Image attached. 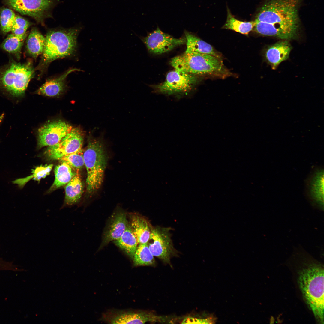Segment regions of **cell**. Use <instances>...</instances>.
<instances>
[{"instance_id": "6da1fadb", "label": "cell", "mask_w": 324, "mask_h": 324, "mask_svg": "<svg viewBox=\"0 0 324 324\" xmlns=\"http://www.w3.org/2000/svg\"><path fill=\"white\" fill-rule=\"evenodd\" d=\"M302 0H269L260 8L254 30L282 39L293 38L299 25L298 8Z\"/></svg>"}, {"instance_id": "7a4b0ae2", "label": "cell", "mask_w": 324, "mask_h": 324, "mask_svg": "<svg viewBox=\"0 0 324 324\" xmlns=\"http://www.w3.org/2000/svg\"><path fill=\"white\" fill-rule=\"evenodd\" d=\"M298 282L305 301L317 321L323 324L324 268L322 265L310 261L299 272Z\"/></svg>"}, {"instance_id": "3957f363", "label": "cell", "mask_w": 324, "mask_h": 324, "mask_svg": "<svg viewBox=\"0 0 324 324\" xmlns=\"http://www.w3.org/2000/svg\"><path fill=\"white\" fill-rule=\"evenodd\" d=\"M101 137L88 136L87 145L83 151V157L87 172V193L94 194L100 188L103 182L107 166L108 155Z\"/></svg>"}, {"instance_id": "277c9868", "label": "cell", "mask_w": 324, "mask_h": 324, "mask_svg": "<svg viewBox=\"0 0 324 324\" xmlns=\"http://www.w3.org/2000/svg\"><path fill=\"white\" fill-rule=\"evenodd\" d=\"M79 31L78 29L71 28L51 30L48 32L37 69L43 71L54 60L72 55L76 49Z\"/></svg>"}, {"instance_id": "5b68a950", "label": "cell", "mask_w": 324, "mask_h": 324, "mask_svg": "<svg viewBox=\"0 0 324 324\" xmlns=\"http://www.w3.org/2000/svg\"><path fill=\"white\" fill-rule=\"evenodd\" d=\"M170 64L175 70L198 76L229 75L219 58L196 52L185 51L173 58Z\"/></svg>"}, {"instance_id": "8992f818", "label": "cell", "mask_w": 324, "mask_h": 324, "mask_svg": "<svg viewBox=\"0 0 324 324\" xmlns=\"http://www.w3.org/2000/svg\"><path fill=\"white\" fill-rule=\"evenodd\" d=\"M34 75L31 61L21 63L11 58L0 67V90L14 97H22Z\"/></svg>"}, {"instance_id": "52a82bcc", "label": "cell", "mask_w": 324, "mask_h": 324, "mask_svg": "<svg viewBox=\"0 0 324 324\" xmlns=\"http://www.w3.org/2000/svg\"><path fill=\"white\" fill-rule=\"evenodd\" d=\"M199 82L198 75L175 69L167 74L164 82L152 87L156 93L180 98L190 93Z\"/></svg>"}, {"instance_id": "ba28073f", "label": "cell", "mask_w": 324, "mask_h": 324, "mask_svg": "<svg viewBox=\"0 0 324 324\" xmlns=\"http://www.w3.org/2000/svg\"><path fill=\"white\" fill-rule=\"evenodd\" d=\"M170 230L168 228L151 227L147 243L153 256L168 264H170L171 258L177 255L171 239Z\"/></svg>"}, {"instance_id": "9c48e42d", "label": "cell", "mask_w": 324, "mask_h": 324, "mask_svg": "<svg viewBox=\"0 0 324 324\" xmlns=\"http://www.w3.org/2000/svg\"><path fill=\"white\" fill-rule=\"evenodd\" d=\"M84 134L80 128H73L59 142L48 147L45 152V156L50 160H59L65 155L82 150Z\"/></svg>"}, {"instance_id": "30bf717a", "label": "cell", "mask_w": 324, "mask_h": 324, "mask_svg": "<svg viewBox=\"0 0 324 324\" xmlns=\"http://www.w3.org/2000/svg\"><path fill=\"white\" fill-rule=\"evenodd\" d=\"M141 38L150 52L158 54L166 52L186 43L185 37L175 38L164 33L158 28L146 37Z\"/></svg>"}, {"instance_id": "8fae6325", "label": "cell", "mask_w": 324, "mask_h": 324, "mask_svg": "<svg viewBox=\"0 0 324 324\" xmlns=\"http://www.w3.org/2000/svg\"><path fill=\"white\" fill-rule=\"evenodd\" d=\"M103 320L111 324H144L146 322H164L166 317L155 315L151 313L134 310H122L108 313Z\"/></svg>"}, {"instance_id": "7c38bea8", "label": "cell", "mask_w": 324, "mask_h": 324, "mask_svg": "<svg viewBox=\"0 0 324 324\" xmlns=\"http://www.w3.org/2000/svg\"><path fill=\"white\" fill-rule=\"evenodd\" d=\"M73 127L62 120L48 122L39 128L38 145L39 148L55 145L71 130Z\"/></svg>"}, {"instance_id": "4fadbf2b", "label": "cell", "mask_w": 324, "mask_h": 324, "mask_svg": "<svg viewBox=\"0 0 324 324\" xmlns=\"http://www.w3.org/2000/svg\"><path fill=\"white\" fill-rule=\"evenodd\" d=\"M7 2L16 11L40 23L48 16L53 4L52 0H7Z\"/></svg>"}, {"instance_id": "5bb4252c", "label": "cell", "mask_w": 324, "mask_h": 324, "mask_svg": "<svg viewBox=\"0 0 324 324\" xmlns=\"http://www.w3.org/2000/svg\"><path fill=\"white\" fill-rule=\"evenodd\" d=\"M307 198L312 206L321 211L324 209V170L321 167L315 168L306 182Z\"/></svg>"}, {"instance_id": "9a60e30c", "label": "cell", "mask_w": 324, "mask_h": 324, "mask_svg": "<svg viewBox=\"0 0 324 324\" xmlns=\"http://www.w3.org/2000/svg\"><path fill=\"white\" fill-rule=\"evenodd\" d=\"M129 223L124 211L119 210L115 212L111 217L110 222L103 236L101 246L119 238L123 234Z\"/></svg>"}, {"instance_id": "2e32d148", "label": "cell", "mask_w": 324, "mask_h": 324, "mask_svg": "<svg viewBox=\"0 0 324 324\" xmlns=\"http://www.w3.org/2000/svg\"><path fill=\"white\" fill-rule=\"evenodd\" d=\"M80 70L76 68L70 69L58 77L48 80L36 91V94L50 97L60 95L65 90V80L68 75L72 72Z\"/></svg>"}, {"instance_id": "e0dca14e", "label": "cell", "mask_w": 324, "mask_h": 324, "mask_svg": "<svg viewBox=\"0 0 324 324\" xmlns=\"http://www.w3.org/2000/svg\"><path fill=\"white\" fill-rule=\"evenodd\" d=\"M291 48L287 41H280L269 47L266 54V58L273 69L288 58Z\"/></svg>"}, {"instance_id": "ac0fdd59", "label": "cell", "mask_w": 324, "mask_h": 324, "mask_svg": "<svg viewBox=\"0 0 324 324\" xmlns=\"http://www.w3.org/2000/svg\"><path fill=\"white\" fill-rule=\"evenodd\" d=\"M83 187L79 172L67 183L65 187L64 206L74 205L79 202L83 193Z\"/></svg>"}, {"instance_id": "d6986e66", "label": "cell", "mask_w": 324, "mask_h": 324, "mask_svg": "<svg viewBox=\"0 0 324 324\" xmlns=\"http://www.w3.org/2000/svg\"><path fill=\"white\" fill-rule=\"evenodd\" d=\"M138 244L147 243L150 238L151 226L146 220L138 214L131 216L130 224Z\"/></svg>"}, {"instance_id": "ffe728a7", "label": "cell", "mask_w": 324, "mask_h": 324, "mask_svg": "<svg viewBox=\"0 0 324 324\" xmlns=\"http://www.w3.org/2000/svg\"><path fill=\"white\" fill-rule=\"evenodd\" d=\"M186 39V52H194L208 54L220 58L221 55L212 46L188 31L185 32Z\"/></svg>"}, {"instance_id": "44dd1931", "label": "cell", "mask_w": 324, "mask_h": 324, "mask_svg": "<svg viewBox=\"0 0 324 324\" xmlns=\"http://www.w3.org/2000/svg\"><path fill=\"white\" fill-rule=\"evenodd\" d=\"M114 242L116 245L133 259L139 244L129 224L121 236Z\"/></svg>"}, {"instance_id": "7402d4cb", "label": "cell", "mask_w": 324, "mask_h": 324, "mask_svg": "<svg viewBox=\"0 0 324 324\" xmlns=\"http://www.w3.org/2000/svg\"><path fill=\"white\" fill-rule=\"evenodd\" d=\"M46 39L36 28L31 30L26 40V48L28 54L36 59L42 54L44 48Z\"/></svg>"}, {"instance_id": "603a6c76", "label": "cell", "mask_w": 324, "mask_h": 324, "mask_svg": "<svg viewBox=\"0 0 324 324\" xmlns=\"http://www.w3.org/2000/svg\"><path fill=\"white\" fill-rule=\"evenodd\" d=\"M77 172L67 164L62 162L55 168V179L51 189L58 188L68 183L76 175Z\"/></svg>"}, {"instance_id": "cb8c5ba5", "label": "cell", "mask_w": 324, "mask_h": 324, "mask_svg": "<svg viewBox=\"0 0 324 324\" xmlns=\"http://www.w3.org/2000/svg\"><path fill=\"white\" fill-rule=\"evenodd\" d=\"M227 16L225 23L222 27L224 29L231 30L242 34L248 35L255 24V21L244 22L236 19L227 7Z\"/></svg>"}, {"instance_id": "d4e9b609", "label": "cell", "mask_w": 324, "mask_h": 324, "mask_svg": "<svg viewBox=\"0 0 324 324\" xmlns=\"http://www.w3.org/2000/svg\"><path fill=\"white\" fill-rule=\"evenodd\" d=\"M27 33L23 35L9 34L0 45L1 47L9 53L12 54L19 60L20 58L21 51Z\"/></svg>"}, {"instance_id": "484cf974", "label": "cell", "mask_w": 324, "mask_h": 324, "mask_svg": "<svg viewBox=\"0 0 324 324\" xmlns=\"http://www.w3.org/2000/svg\"><path fill=\"white\" fill-rule=\"evenodd\" d=\"M134 266H154L156 261L147 243L139 244L133 259Z\"/></svg>"}, {"instance_id": "4316f807", "label": "cell", "mask_w": 324, "mask_h": 324, "mask_svg": "<svg viewBox=\"0 0 324 324\" xmlns=\"http://www.w3.org/2000/svg\"><path fill=\"white\" fill-rule=\"evenodd\" d=\"M67 164L77 172H79L84 165L83 151L78 152L65 155L59 160Z\"/></svg>"}, {"instance_id": "83f0119b", "label": "cell", "mask_w": 324, "mask_h": 324, "mask_svg": "<svg viewBox=\"0 0 324 324\" xmlns=\"http://www.w3.org/2000/svg\"><path fill=\"white\" fill-rule=\"evenodd\" d=\"M16 16L14 11L10 9L0 10V28L4 34L11 31Z\"/></svg>"}, {"instance_id": "f1b7e54d", "label": "cell", "mask_w": 324, "mask_h": 324, "mask_svg": "<svg viewBox=\"0 0 324 324\" xmlns=\"http://www.w3.org/2000/svg\"><path fill=\"white\" fill-rule=\"evenodd\" d=\"M53 165L50 164L47 166H40L38 167L33 171L32 174L27 178L19 179L14 181V183L17 184L22 186L24 183L30 178H33L34 180L38 181L42 178H44L48 175L51 171Z\"/></svg>"}, {"instance_id": "f546056e", "label": "cell", "mask_w": 324, "mask_h": 324, "mask_svg": "<svg viewBox=\"0 0 324 324\" xmlns=\"http://www.w3.org/2000/svg\"><path fill=\"white\" fill-rule=\"evenodd\" d=\"M31 24L21 16H16L11 32L16 35H23L27 33V30Z\"/></svg>"}, {"instance_id": "4dcf8cb0", "label": "cell", "mask_w": 324, "mask_h": 324, "mask_svg": "<svg viewBox=\"0 0 324 324\" xmlns=\"http://www.w3.org/2000/svg\"><path fill=\"white\" fill-rule=\"evenodd\" d=\"M216 319L213 316H211L207 318L200 319L191 317H188L185 319L182 323L185 324H207L215 323Z\"/></svg>"}, {"instance_id": "1f68e13d", "label": "cell", "mask_w": 324, "mask_h": 324, "mask_svg": "<svg viewBox=\"0 0 324 324\" xmlns=\"http://www.w3.org/2000/svg\"><path fill=\"white\" fill-rule=\"evenodd\" d=\"M4 113H3L0 116V124H1V122H2V120H3V118H4Z\"/></svg>"}]
</instances>
